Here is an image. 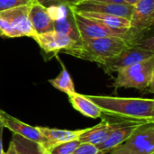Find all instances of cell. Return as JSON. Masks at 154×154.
<instances>
[{
    "label": "cell",
    "mask_w": 154,
    "mask_h": 154,
    "mask_svg": "<svg viewBox=\"0 0 154 154\" xmlns=\"http://www.w3.org/2000/svg\"><path fill=\"white\" fill-rule=\"evenodd\" d=\"M80 143L81 142L78 139L72 140L53 145L46 151L48 154H71Z\"/></svg>",
    "instance_id": "44dd1931"
},
{
    "label": "cell",
    "mask_w": 154,
    "mask_h": 154,
    "mask_svg": "<svg viewBox=\"0 0 154 154\" xmlns=\"http://www.w3.org/2000/svg\"><path fill=\"white\" fill-rule=\"evenodd\" d=\"M114 86L116 88H137L153 92L154 57L127 67L117 72Z\"/></svg>",
    "instance_id": "277c9868"
},
{
    "label": "cell",
    "mask_w": 154,
    "mask_h": 154,
    "mask_svg": "<svg viewBox=\"0 0 154 154\" xmlns=\"http://www.w3.org/2000/svg\"><path fill=\"white\" fill-rule=\"evenodd\" d=\"M0 35L6 38L21 37V35L8 23V22L1 17H0Z\"/></svg>",
    "instance_id": "603a6c76"
},
{
    "label": "cell",
    "mask_w": 154,
    "mask_h": 154,
    "mask_svg": "<svg viewBox=\"0 0 154 154\" xmlns=\"http://www.w3.org/2000/svg\"><path fill=\"white\" fill-rule=\"evenodd\" d=\"M123 147L136 154L154 153V122H145L139 125L121 144Z\"/></svg>",
    "instance_id": "8992f818"
},
{
    "label": "cell",
    "mask_w": 154,
    "mask_h": 154,
    "mask_svg": "<svg viewBox=\"0 0 154 154\" xmlns=\"http://www.w3.org/2000/svg\"><path fill=\"white\" fill-rule=\"evenodd\" d=\"M130 18L131 29L144 35L154 23V0H139L134 5Z\"/></svg>",
    "instance_id": "ba28073f"
},
{
    "label": "cell",
    "mask_w": 154,
    "mask_h": 154,
    "mask_svg": "<svg viewBox=\"0 0 154 154\" xmlns=\"http://www.w3.org/2000/svg\"><path fill=\"white\" fill-rule=\"evenodd\" d=\"M70 9L77 13H98L106 14H113L121 16L130 20L134 6L131 5L110 3L97 0H83L74 5L69 6Z\"/></svg>",
    "instance_id": "52a82bcc"
},
{
    "label": "cell",
    "mask_w": 154,
    "mask_h": 154,
    "mask_svg": "<svg viewBox=\"0 0 154 154\" xmlns=\"http://www.w3.org/2000/svg\"><path fill=\"white\" fill-rule=\"evenodd\" d=\"M132 45H134L132 42L119 37L80 39L60 52L101 65Z\"/></svg>",
    "instance_id": "6da1fadb"
},
{
    "label": "cell",
    "mask_w": 154,
    "mask_h": 154,
    "mask_svg": "<svg viewBox=\"0 0 154 154\" xmlns=\"http://www.w3.org/2000/svg\"><path fill=\"white\" fill-rule=\"evenodd\" d=\"M5 154H17L16 151H15V148L14 146V143H12V141L10 142V144H9V148L7 150V152H5Z\"/></svg>",
    "instance_id": "f546056e"
},
{
    "label": "cell",
    "mask_w": 154,
    "mask_h": 154,
    "mask_svg": "<svg viewBox=\"0 0 154 154\" xmlns=\"http://www.w3.org/2000/svg\"><path fill=\"white\" fill-rule=\"evenodd\" d=\"M109 152H110V154H136L134 153V152H132V151H130V150H128V149L123 147L122 145H120V146H118V147L113 149V150L110 151Z\"/></svg>",
    "instance_id": "83f0119b"
},
{
    "label": "cell",
    "mask_w": 154,
    "mask_h": 154,
    "mask_svg": "<svg viewBox=\"0 0 154 154\" xmlns=\"http://www.w3.org/2000/svg\"><path fill=\"white\" fill-rule=\"evenodd\" d=\"M125 4L127 5H134L136 2H138L139 0H124Z\"/></svg>",
    "instance_id": "1f68e13d"
},
{
    "label": "cell",
    "mask_w": 154,
    "mask_h": 154,
    "mask_svg": "<svg viewBox=\"0 0 154 154\" xmlns=\"http://www.w3.org/2000/svg\"><path fill=\"white\" fill-rule=\"evenodd\" d=\"M49 82L52 85V87L66 93L67 95L76 92L72 79L64 66H62V70L60 72V74L55 79H50Z\"/></svg>",
    "instance_id": "ffe728a7"
},
{
    "label": "cell",
    "mask_w": 154,
    "mask_h": 154,
    "mask_svg": "<svg viewBox=\"0 0 154 154\" xmlns=\"http://www.w3.org/2000/svg\"><path fill=\"white\" fill-rule=\"evenodd\" d=\"M12 143L17 154H48L46 149L38 143L28 140L17 134H13Z\"/></svg>",
    "instance_id": "ac0fdd59"
},
{
    "label": "cell",
    "mask_w": 154,
    "mask_h": 154,
    "mask_svg": "<svg viewBox=\"0 0 154 154\" xmlns=\"http://www.w3.org/2000/svg\"><path fill=\"white\" fill-rule=\"evenodd\" d=\"M38 130L41 132V134L47 139V149L50 147L72 141V140H77L79 136L83 134L88 128L82 129V130H75V131H70V130H60V129H51L48 127H42V126H37Z\"/></svg>",
    "instance_id": "9a60e30c"
},
{
    "label": "cell",
    "mask_w": 154,
    "mask_h": 154,
    "mask_svg": "<svg viewBox=\"0 0 154 154\" xmlns=\"http://www.w3.org/2000/svg\"><path fill=\"white\" fill-rule=\"evenodd\" d=\"M29 19L36 34L53 31L54 22L50 17L47 7L38 0H33L29 5Z\"/></svg>",
    "instance_id": "5bb4252c"
},
{
    "label": "cell",
    "mask_w": 154,
    "mask_h": 154,
    "mask_svg": "<svg viewBox=\"0 0 154 154\" xmlns=\"http://www.w3.org/2000/svg\"><path fill=\"white\" fill-rule=\"evenodd\" d=\"M92 20L99 22L104 25L112 29H129L131 27L130 20L121 16L113 14H98V13H79Z\"/></svg>",
    "instance_id": "e0dca14e"
},
{
    "label": "cell",
    "mask_w": 154,
    "mask_h": 154,
    "mask_svg": "<svg viewBox=\"0 0 154 154\" xmlns=\"http://www.w3.org/2000/svg\"><path fill=\"white\" fill-rule=\"evenodd\" d=\"M150 122V121H142V120H135V119H129L124 125L116 127L112 131L110 135L107 139L98 146H97L102 152L106 154L109 152L113 149L120 146L123 144L132 134L134 130L141 124Z\"/></svg>",
    "instance_id": "7c38bea8"
},
{
    "label": "cell",
    "mask_w": 154,
    "mask_h": 154,
    "mask_svg": "<svg viewBox=\"0 0 154 154\" xmlns=\"http://www.w3.org/2000/svg\"><path fill=\"white\" fill-rule=\"evenodd\" d=\"M70 8V7H69ZM72 11V10H71ZM80 39H94L103 37H119L132 42L134 44L143 38L144 35L134 32L133 29H112L103 23L92 20L83 14L72 11Z\"/></svg>",
    "instance_id": "3957f363"
},
{
    "label": "cell",
    "mask_w": 154,
    "mask_h": 154,
    "mask_svg": "<svg viewBox=\"0 0 154 154\" xmlns=\"http://www.w3.org/2000/svg\"><path fill=\"white\" fill-rule=\"evenodd\" d=\"M137 44L149 50V51H153V37L152 36H151L150 38H147V39H141L137 42Z\"/></svg>",
    "instance_id": "4316f807"
},
{
    "label": "cell",
    "mask_w": 154,
    "mask_h": 154,
    "mask_svg": "<svg viewBox=\"0 0 154 154\" xmlns=\"http://www.w3.org/2000/svg\"><path fill=\"white\" fill-rule=\"evenodd\" d=\"M4 125L2 122L0 121V154H5L3 150V131H4Z\"/></svg>",
    "instance_id": "f1b7e54d"
},
{
    "label": "cell",
    "mask_w": 154,
    "mask_h": 154,
    "mask_svg": "<svg viewBox=\"0 0 154 154\" xmlns=\"http://www.w3.org/2000/svg\"><path fill=\"white\" fill-rule=\"evenodd\" d=\"M97 1H104V2H110V3H118V4H124V0H97Z\"/></svg>",
    "instance_id": "4dcf8cb0"
},
{
    "label": "cell",
    "mask_w": 154,
    "mask_h": 154,
    "mask_svg": "<svg viewBox=\"0 0 154 154\" xmlns=\"http://www.w3.org/2000/svg\"><path fill=\"white\" fill-rule=\"evenodd\" d=\"M71 154H104L96 145L81 143Z\"/></svg>",
    "instance_id": "cb8c5ba5"
},
{
    "label": "cell",
    "mask_w": 154,
    "mask_h": 154,
    "mask_svg": "<svg viewBox=\"0 0 154 154\" xmlns=\"http://www.w3.org/2000/svg\"><path fill=\"white\" fill-rule=\"evenodd\" d=\"M32 39L45 52H60L61 50L76 42L70 37L54 30L41 34H35Z\"/></svg>",
    "instance_id": "4fadbf2b"
},
{
    "label": "cell",
    "mask_w": 154,
    "mask_h": 154,
    "mask_svg": "<svg viewBox=\"0 0 154 154\" xmlns=\"http://www.w3.org/2000/svg\"><path fill=\"white\" fill-rule=\"evenodd\" d=\"M154 57V52L138 44L132 45L124 50L117 56L107 60L101 64L106 72H118L127 67L144 61Z\"/></svg>",
    "instance_id": "5b68a950"
},
{
    "label": "cell",
    "mask_w": 154,
    "mask_h": 154,
    "mask_svg": "<svg viewBox=\"0 0 154 154\" xmlns=\"http://www.w3.org/2000/svg\"><path fill=\"white\" fill-rule=\"evenodd\" d=\"M54 31L61 32L69 37H70L75 42L80 40V35L78 31L76 23L73 18L72 11L70 9V13L62 20L54 22Z\"/></svg>",
    "instance_id": "d6986e66"
},
{
    "label": "cell",
    "mask_w": 154,
    "mask_h": 154,
    "mask_svg": "<svg viewBox=\"0 0 154 154\" xmlns=\"http://www.w3.org/2000/svg\"></svg>",
    "instance_id": "d6a6232c"
},
{
    "label": "cell",
    "mask_w": 154,
    "mask_h": 154,
    "mask_svg": "<svg viewBox=\"0 0 154 154\" xmlns=\"http://www.w3.org/2000/svg\"><path fill=\"white\" fill-rule=\"evenodd\" d=\"M127 120L129 119L122 118V120L113 122L106 119H103L102 122L97 125L96 126L88 128L83 134L79 136L78 140H79L81 143H91L93 145L98 146L107 139V137L110 135L114 129L124 125Z\"/></svg>",
    "instance_id": "8fae6325"
},
{
    "label": "cell",
    "mask_w": 154,
    "mask_h": 154,
    "mask_svg": "<svg viewBox=\"0 0 154 154\" xmlns=\"http://www.w3.org/2000/svg\"><path fill=\"white\" fill-rule=\"evenodd\" d=\"M46 7L48 14L53 22L64 19L70 13L69 6L66 5H51Z\"/></svg>",
    "instance_id": "7402d4cb"
},
{
    "label": "cell",
    "mask_w": 154,
    "mask_h": 154,
    "mask_svg": "<svg viewBox=\"0 0 154 154\" xmlns=\"http://www.w3.org/2000/svg\"><path fill=\"white\" fill-rule=\"evenodd\" d=\"M68 97L73 108L79 111L80 114L93 119H97L102 116V110L91 100H89L86 96L75 92L73 94L68 95Z\"/></svg>",
    "instance_id": "2e32d148"
},
{
    "label": "cell",
    "mask_w": 154,
    "mask_h": 154,
    "mask_svg": "<svg viewBox=\"0 0 154 154\" xmlns=\"http://www.w3.org/2000/svg\"><path fill=\"white\" fill-rule=\"evenodd\" d=\"M0 17L7 21L21 37L26 36L32 38L36 34L29 19V5L2 11L0 12Z\"/></svg>",
    "instance_id": "9c48e42d"
},
{
    "label": "cell",
    "mask_w": 154,
    "mask_h": 154,
    "mask_svg": "<svg viewBox=\"0 0 154 154\" xmlns=\"http://www.w3.org/2000/svg\"><path fill=\"white\" fill-rule=\"evenodd\" d=\"M103 112L126 119L153 121L154 100L138 97L86 96Z\"/></svg>",
    "instance_id": "7a4b0ae2"
},
{
    "label": "cell",
    "mask_w": 154,
    "mask_h": 154,
    "mask_svg": "<svg viewBox=\"0 0 154 154\" xmlns=\"http://www.w3.org/2000/svg\"><path fill=\"white\" fill-rule=\"evenodd\" d=\"M38 1L45 6H49L51 5H66L71 6L83 0H38Z\"/></svg>",
    "instance_id": "484cf974"
},
{
    "label": "cell",
    "mask_w": 154,
    "mask_h": 154,
    "mask_svg": "<svg viewBox=\"0 0 154 154\" xmlns=\"http://www.w3.org/2000/svg\"><path fill=\"white\" fill-rule=\"evenodd\" d=\"M33 0H0V12L14 7L30 5Z\"/></svg>",
    "instance_id": "d4e9b609"
},
{
    "label": "cell",
    "mask_w": 154,
    "mask_h": 154,
    "mask_svg": "<svg viewBox=\"0 0 154 154\" xmlns=\"http://www.w3.org/2000/svg\"><path fill=\"white\" fill-rule=\"evenodd\" d=\"M0 121L2 122L4 127H6L7 129L11 130L13 133L17 134L28 140L38 143L41 145H42L45 149L47 148V139L41 134L37 126L34 127L27 124H24L1 110H0Z\"/></svg>",
    "instance_id": "30bf717a"
}]
</instances>
